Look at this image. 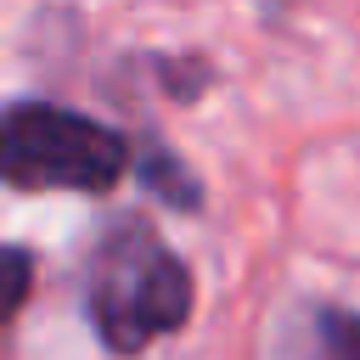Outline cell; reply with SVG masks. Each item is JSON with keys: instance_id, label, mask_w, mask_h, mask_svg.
<instances>
[{"instance_id": "obj_4", "label": "cell", "mask_w": 360, "mask_h": 360, "mask_svg": "<svg viewBox=\"0 0 360 360\" xmlns=\"http://www.w3.org/2000/svg\"><path fill=\"white\" fill-rule=\"evenodd\" d=\"M321 360H360V315L321 309Z\"/></svg>"}, {"instance_id": "obj_5", "label": "cell", "mask_w": 360, "mask_h": 360, "mask_svg": "<svg viewBox=\"0 0 360 360\" xmlns=\"http://www.w3.org/2000/svg\"><path fill=\"white\" fill-rule=\"evenodd\" d=\"M6 264H11V309L22 304V292H28V253L22 248H11L6 253Z\"/></svg>"}, {"instance_id": "obj_3", "label": "cell", "mask_w": 360, "mask_h": 360, "mask_svg": "<svg viewBox=\"0 0 360 360\" xmlns=\"http://www.w3.org/2000/svg\"><path fill=\"white\" fill-rule=\"evenodd\" d=\"M135 180H141L146 191H158L169 208H197V202H202L197 174H191L169 146H158V141H135Z\"/></svg>"}, {"instance_id": "obj_1", "label": "cell", "mask_w": 360, "mask_h": 360, "mask_svg": "<svg viewBox=\"0 0 360 360\" xmlns=\"http://www.w3.org/2000/svg\"><path fill=\"white\" fill-rule=\"evenodd\" d=\"M191 315L186 259L146 225L124 219L101 236L90 259V321L112 354H141L146 343L180 332Z\"/></svg>"}, {"instance_id": "obj_2", "label": "cell", "mask_w": 360, "mask_h": 360, "mask_svg": "<svg viewBox=\"0 0 360 360\" xmlns=\"http://www.w3.org/2000/svg\"><path fill=\"white\" fill-rule=\"evenodd\" d=\"M135 146L56 101H11L0 129V169L17 191H112Z\"/></svg>"}]
</instances>
